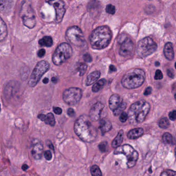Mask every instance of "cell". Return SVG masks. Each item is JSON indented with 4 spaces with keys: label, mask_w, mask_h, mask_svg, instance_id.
Here are the masks:
<instances>
[{
    "label": "cell",
    "mask_w": 176,
    "mask_h": 176,
    "mask_svg": "<svg viewBox=\"0 0 176 176\" xmlns=\"http://www.w3.org/2000/svg\"><path fill=\"white\" fill-rule=\"evenodd\" d=\"M67 114L69 117H74L75 115V112L74 111V109H72V108L68 109Z\"/></svg>",
    "instance_id": "60d3db41"
},
{
    "label": "cell",
    "mask_w": 176,
    "mask_h": 176,
    "mask_svg": "<svg viewBox=\"0 0 176 176\" xmlns=\"http://www.w3.org/2000/svg\"><path fill=\"white\" fill-rule=\"evenodd\" d=\"M161 176H176V172H174L172 170H166L162 172L161 174Z\"/></svg>",
    "instance_id": "e575fe53"
},
{
    "label": "cell",
    "mask_w": 176,
    "mask_h": 176,
    "mask_svg": "<svg viewBox=\"0 0 176 176\" xmlns=\"http://www.w3.org/2000/svg\"><path fill=\"white\" fill-rule=\"evenodd\" d=\"M144 134V130L141 128H136L132 129L127 134V136L129 139H136L141 137Z\"/></svg>",
    "instance_id": "44dd1931"
},
{
    "label": "cell",
    "mask_w": 176,
    "mask_h": 176,
    "mask_svg": "<svg viewBox=\"0 0 176 176\" xmlns=\"http://www.w3.org/2000/svg\"><path fill=\"white\" fill-rule=\"evenodd\" d=\"M53 110L54 113L56 114H58V115H61L63 112L61 109L58 107H53Z\"/></svg>",
    "instance_id": "ab89813d"
},
{
    "label": "cell",
    "mask_w": 176,
    "mask_h": 176,
    "mask_svg": "<svg viewBox=\"0 0 176 176\" xmlns=\"http://www.w3.org/2000/svg\"><path fill=\"white\" fill-rule=\"evenodd\" d=\"M118 42L121 45L119 51V54L121 56L126 57L132 53L134 50V44L131 39L121 35L120 37L119 38Z\"/></svg>",
    "instance_id": "4fadbf2b"
},
{
    "label": "cell",
    "mask_w": 176,
    "mask_h": 176,
    "mask_svg": "<svg viewBox=\"0 0 176 176\" xmlns=\"http://www.w3.org/2000/svg\"><path fill=\"white\" fill-rule=\"evenodd\" d=\"M43 146L41 142H37L33 145L32 154L36 160H40L43 154Z\"/></svg>",
    "instance_id": "9a60e30c"
},
{
    "label": "cell",
    "mask_w": 176,
    "mask_h": 176,
    "mask_svg": "<svg viewBox=\"0 0 176 176\" xmlns=\"http://www.w3.org/2000/svg\"><path fill=\"white\" fill-rule=\"evenodd\" d=\"M105 10H106V12L109 14H114L116 12V8L115 6L113 5L109 4L106 7Z\"/></svg>",
    "instance_id": "1f68e13d"
},
{
    "label": "cell",
    "mask_w": 176,
    "mask_h": 176,
    "mask_svg": "<svg viewBox=\"0 0 176 176\" xmlns=\"http://www.w3.org/2000/svg\"><path fill=\"white\" fill-rule=\"evenodd\" d=\"M49 79L48 78H45L43 80V82L44 84H47L49 82Z\"/></svg>",
    "instance_id": "681fc988"
},
{
    "label": "cell",
    "mask_w": 176,
    "mask_h": 176,
    "mask_svg": "<svg viewBox=\"0 0 176 176\" xmlns=\"http://www.w3.org/2000/svg\"><path fill=\"white\" fill-rule=\"evenodd\" d=\"M87 68V66L85 63H80L78 68V71L79 72L80 76H84V74L86 73Z\"/></svg>",
    "instance_id": "4dcf8cb0"
},
{
    "label": "cell",
    "mask_w": 176,
    "mask_h": 176,
    "mask_svg": "<svg viewBox=\"0 0 176 176\" xmlns=\"http://www.w3.org/2000/svg\"><path fill=\"white\" fill-rule=\"evenodd\" d=\"M45 54V49H40L39 50L38 53H37V56L39 58H43V57Z\"/></svg>",
    "instance_id": "b9f144b4"
},
{
    "label": "cell",
    "mask_w": 176,
    "mask_h": 176,
    "mask_svg": "<svg viewBox=\"0 0 176 176\" xmlns=\"http://www.w3.org/2000/svg\"><path fill=\"white\" fill-rule=\"evenodd\" d=\"M12 0H1V12L4 13L10 9L12 6Z\"/></svg>",
    "instance_id": "603a6c76"
},
{
    "label": "cell",
    "mask_w": 176,
    "mask_h": 176,
    "mask_svg": "<svg viewBox=\"0 0 176 176\" xmlns=\"http://www.w3.org/2000/svg\"><path fill=\"white\" fill-rule=\"evenodd\" d=\"M112 37V32L109 27H98L92 32L90 35V45L94 49H105L110 43Z\"/></svg>",
    "instance_id": "7a4b0ae2"
},
{
    "label": "cell",
    "mask_w": 176,
    "mask_h": 176,
    "mask_svg": "<svg viewBox=\"0 0 176 176\" xmlns=\"http://www.w3.org/2000/svg\"><path fill=\"white\" fill-rule=\"evenodd\" d=\"M66 36L70 43L77 47L84 45L85 42L83 33L80 27L77 26H73L68 29Z\"/></svg>",
    "instance_id": "30bf717a"
},
{
    "label": "cell",
    "mask_w": 176,
    "mask_h": 176,
    "mask_svg": "<svg viewBox=\"0 0 176 176\" xmlns=\"http://www.w3.org/2000/svg\"><path fill=\"white\" fill-rule=\"evenodd\" d=\"M163 78V75L160 70H157L155 73L154 79L157 80H161Z\"/></svg>",
    "instance_id": "d590c367"
},
{
    "label": "cell",
    "mask_w": 176,
    "mask_h": 176,
    "mask_svg": "<svg viewBox=\"0 0 176 176\" xmlns=\"http://www.w3.org/2000/svg\"><path fill=\"white\" fill-rule=\"evenodd\" d=\"M45 2L54 8L56 13V22H61L65 14V3L62 0H45Z\"/></svg>",
    "instance_id": "5bb4252c"
},
{
    "label": "cell",
    "mask_w": 176,
    "mask_h": 176,
    "mask_svg": "<svg viewBox=\"0 0 176 176\" xmlns=\"http://www.w3.org/2000/svg\"><path fill=\"white\" fill-rule=\"evenodd\" d=\"M167 74L170 78H174L175 74L173 70L172 69H168L167 70Z\"/></svg>",
    "instance_id": "ee69618b"
},
{
    "label": "cell",
    "mask_w": 176,
    "mask_h": 176,
    "mask_svg": "<svg viewBox=\"0 0 176 176\" xmlns=\"http://www.w3.org/2000/svg\"><path fill=\"white\" fill-rule=\"evenodd\" d=\"M116 68L115 67V66L114 65H112L110 66V72H115L116 71Z\"/></svg>",
    "instance_id": "f6af8a7d"
},
{
    "label": "cell",
    "mask_w": 176,
    "mask_h": 176,
    "mask_svg": "<svg viewBox=\"0 0 176 176\" xmlns=\"http://www.w3.org/2000/svg\"><path fill=\"white\" fill-rule=\"evenodd\" d=\"M48 146L52 150H54V146L53 145V144L50 141L49 143H48Z\"/></svg>",
    "instance_id": "7dc6e473"
},
{
    "label": "cell",
    "mask_w": 176,
    "mask_h": 176,
    "mask_svg": "<svg viewBox=\"0 0 176 176\" xmlns=\"http://www.w3.org/2000/svg\"><path fill=\"white\" fill-rule=\"evenodd\" d=\"M115 154H123L127 158V165L129 168H132L135 166L138 158V154L134 149L131 146L125 144L120 146L116 148L114 151Z\"/></svg>",
    "instance_id": "ba28073f"
},
{
    "label": "cell",
    "mask_w": 176,
    "mask_h": 176,
    "mask_svg": "<svg viewBox=\"0 0 176 176\" xmlns=\"http://www.w3.org/2000/svg\"><path fill=\"white\" fill-rule=\"evenodd\" d=\"M20 16L23 23L27 27L33 29L36 23L35 15L29 0H25L21 5Z\"/></svg>",
    "instance_id": "5b68a950"
},
{
    "label": "cell",
    "mask_w": 176,
    "mask_h": 176,
    "mask_svg": "<svg viewBox=\"0 0 176 176\" xmlns=\"http://www.w3.org/2000/svg\"><path fill=\"white\" fill-rule=\"evenodd\" d=\"M100 72L99 71H94L89 74L86 79V85L90 86L94 84L100 78Z\"/></svg>",
    "instance_id": "ffe728a7"
},
{
    "label": "cell",
    "mask_w": 176,
    "mask_h": 176,
    "mask_svg": "<svg viewBox=\"0 0 176 176\" xmlns=\"http://www.w3.org/2000/svg\"><path fill=\"white\" fill-rule=\"evenodd\" d=\"M83 59H84V61L87 62V63H90L92 61V58L89 54H85L83 56Z\"/></svg>",
    "instance_id": "f35d334b"
},
{
    "label": "cell",
    "mask_w": 176,
    "mask_h": 176,
    "mask_svg": "<svg viewBox=\"0 0 176 176\" xmlns=\"http://www.w3.org/2000/svg\"><path fill=\"white\" fill-rule=\"evenodd\" d=\"M123 102V99L118 94H113L111 96L109 99V107L112 111H114L115 109L121 105Z\"/></svg>",
    "instance_id": "2e32d148"
},
{
    "label": "cell",
    "mask_w": 176,
    "mask_h": 176,
    "mask_svg": "<svg viewBox=\"0 0 176 176\" xmlns=\"http://www.w3.org/2000/svg\"><path fill=\"white\" fill-rule=\"evenodd\" d=\"M168 116L170 120L172 121L175 120L176 119V110H173L170 112V113H169Z\"/></svg>",
    "instance_id": "74e56055"
},
{
    "label": "cell",
    "mask_w": 176,
    "mask_h": 176,
    "mask_svg": "<svg viewBox=\"0 0 176 176\" xmlns=\"http://www.w3.org/2000/svg\"><path fill=\"white\" fill-rule=\"evenodd\" d=\"M127 107V103L125 102H123L121 103V105L119 106L117 109H115L114 111H113V114L115 116H118L120 115L121 113H123V111L125 110Z\"/></svg>",
    "instance_id": "4316f807"
},
{
    "label": "cell",
    "mask_w": 176,
    "mask_h": 176,
    "mask_svg": "<svg viewBox=\"0 0 176 176\" xmlns=\"http://www.w3.org/2000/svg\"><path fill=\"white\" fill-rule=\"evenodd\" d=\"M38 118L41 121L45 122L46 124L50 125L52 127H53L56 125V120L52 113H48L46 115L41 114L38 116Z\"/></svg>",
    "instance_id": "e0dca14e"
},
{
    "label": "cell",
    "mask_w": 176,
    "mask_h": 176,
    "mask_svg": "<svg viewBox=\"0 0 176 176\" xmlns=\"http://www.w3.org/2000/svg\"><path fill=\"white\" fill-rule=\"evenodd\" d=\"M159 126L161 128L166 129L170 126V122L166 117L162 118L159 122Z\"/></svg>",
    "instance_id": "83f0119b"
},
{
    "label": "cell",
    "mask_w": 176,
    "mask_h": 176,
    "mask_svg": "<svg viewBox=\"0 0 176 176\" xmlns=\"http://www.w3.org/2000/svg\"><path fill=\"white\" fill-rule=\"evenodd\" d=\"M44 156H45V159L48 160V161L51 160L52 158L51 152V151H50L49 150H47V151L45 152Z\"/></svg>",
    "instance_id": "8d00e7d4"
},
{
    "label": "cell",
    "mask_w": 176,
    "mask_h": 176,
    "mask_svg": "<svg viewBox=\"0 0 176 176\" xmlns=\"http://www.w3.org/2000/svg\"><path fill=\"white\" fill-rule=\"evenodd\" d=\"M58 78L56 77H53L52 78V83H53L54 84H56L58 83Z\"/></svg>",
    "instance_id": "bcb514c9"
},
{
    "label": "cell",
    "mask_w": 176,
    "mask_h": 176,
    "mask_svg": "<svg viewBox=\"0 0 176 176\" xmlns=\"http://www.w3.org/2000/svg\"><path fill=\"white\" fill-rule=\"evenodd\" d=\"M50 69V64L48 61H41L37 63L33 70L29 79L28 84L31 87H35L39 82L41 77Z\"/></svg>",
    "instance_id": "9c48e42d"
},
{
    "label": "cell",
    "mask_w": 176,
    "mask_h": 176,
    "mask_svg": "<svg viewBox=\"0 0 176 176\" xmlns=\"http://www.w3.org/2000/svg\"><path fill=\"white\" fill-rule=\"evenodd\" d=\"M72 52V49L69 44L61 43L53 54L52 58L53 63L56 65H61L71 56Z\"/></svg>",
    "instance_id": "52a82bcc"
},
{
    "label": "cell",
    "mask_w": 176,
    "mask_h": 176,
    "mask_svg": "<svg viewBox=\"0 0 176 176\" xmlns=\"http://www.w3.org/2000/svg\"><path fill=\"white\" fill-rule=\"evenodd\" d=\"M22 168L23 170L25 171V170H27L29 168V166L27 164H23L22 166Z\"/></svg>",
    "instance_id": "c3c4849f"
},
{
    "label": "cell",
    "mask_w": 176,
    "mask_h": 176,
    "mask_svg": "<svg viewBox=\"0 0 176 176\" xmlns=\"http://www.w3.org/2000/svg\"><path fill=\"white\" fill-rule=\"evenodd\" d=\"M175 68H176V63H175Z\"/></svg>",
    "instance_id": "db71d44e"
},
{
    "label": "cell",
    "mask_w": 176,
    "mask_h": 176,
    "mask_svg": "<svg viewBox=\"0 0 176 176\" xmlns=\"http://www.w3.org/2000/svg\"><path fill=\"white\" fill-rule=\"evenodd\" d=\"M156 42L150 37H147L141 39L138 43L137 55L140 58H145L154 53L157 49Z\"/></svg>",
    "instance_id": "8992f818"
},
{
    "label": "cell",
    "mask_w": 176,
    "mask_h": 176,
    "mask_svg": "<svg viewBox=\"0 0 176 176\" xmlns=\"http://www.w3.org/2000/svg\"><path fill=\"white\" fill-rule=\"evenodd\" d=\"M152 88L151 87H148L146 89L145 92H144V95L145 96H148V95H149L151 94L152 92Z\"/></svg>",
    "instance_id": "7bdbcfd3"
},
{
    "label": "cell",
    "mask_w": 176,
    "mask_h": 176,
    "mask_svg": "<svg viewBox=\"0 0 176 176\" xmlns=\"http://www.w3.org/2000/svg\"><path fill=\"white\" fill-rule=\"evenodd\" d=\"M175 98L176 100V94H175Z\"/></svg>",
    "instance_id": "f5cc1de1"
},
{
    "label": "cell",
    "mask_w": 176,
    "mask_h": 176,
    "mask_svg": "<svg viewBox=\"0 0 176 176\" xmlns=\"http://www.w3.org/2000/svg\"><path fill=\"white\" fill-rule=\"evenodd\" d=\"M128 119V114L125 112L121 113L119 116V120L121 123H125Z\"/></svg>",
    "instance_id": "836d02e7"
},
{
    "label": "cell",
    "mask_w": 176,
    "mask_h": 176,
    "mask_svg": "<svg viewBox=\"0 0 176 176\" xmlns=\"http://www.w3.org/2000/svg\"><path fill=\"white\" fill-rule=\"evenodd\" d=\"M112 128V125L110 121L105 118L101 119L100 120L99 128L102 134H104L105 133L110 131Z\"/></svg>",
    "instance_id": "d6986e66"
},
{
    "label": "cell",
    "mask_w": 176,
    "mask_h": 176,
    "mask_svg": "<svg viewBox=\"0 0 176 176\" xmlns=\"http://www.w3.org/2000/svg\"><path fill=\"white\" fill-rule=\"evenodd\" d=\"M82 97V90L78 87L68 88L63 92V94L64 102L69 105H76L80 101Z\"/></svg>",
    "instance_id": "8fae6325"
},
{
    "label": "cell",
    "mask_w": 176,
    "mask_h": 176,
    "mask_svg": "<svg viewBox=\"0 0 176 176\" xmlns=\"http://www.w3.org/2000/svg\"><path fill=\"white\" fill-rule=\"evenodd\" d=\"M0 28H1V41L4 40L6 36L7 35V27L5 23L4 22V21L1 18L0 21Z\"/></svg>",
    "instance_id": "484cf974"
},
{
    "label": "cell",
    "mask_w": 176,
    "mask_h": 176,
    "mask_svg": "<svg viewBox=\"0 0 176 176\" xmlns=\"http://www.w3.org/2000/svg\"><path fill=\"white\" fill-rule=\"evenodd\" d=\"M99 149L102 152H105L107 149V141L101 142L98 146Z\"/></svg>",
    "instance_id": "d6a6232c"
},
{
    "label": "cell",
    "mask_w": 176,
    "mask_h": 176,
    "mask_svg": "<svg viewBox=\"0 0 176 176\" xmlns=\"http://www.w3.org/2000/svg\"><path fill=\"white\" fill-rule=\"evenodd\" d=\"M106 83L107 81L105 79H102L98 82H96L92 86V92H98L99 90H100L105 86Z\"/></svg>",
    "instance_id": "cb8c5ba5"
},
{
    "label": "cell",
    "mask_w": 176,
    "mask_h": 176,
    "mask_svg": "<svg viewBox=\"0 0 176 176\" xmlns=\"http://www.w3.org/2000/svg\"><path fill=\"white\" fill-rule=\"evenodd\" d=\"M150 105L144 100L138 101L131 105L128 112L129 123L136 126L143 123L149 113Z\"/></svg>",
    "instance_id": "3957f363"
},
{
    "label": "cell",
    "mask_w": 176,
    "mask_h": 176,
    "mask_svg": "<svg viewBox=\"0 0 176 176\" xmlns=\"http://www.w3.org/2000/svg\"><path fill=\"white\" fill-rule=\"evenodd\" d=\"M155 64H156V65L157 66H160V63H159V62H158V61H157Z\"/></svg>",
    "instance_id": "f907efd6"
},
{
    "label": "cell",
    "mask_w": 176,
    "mask_h": 176,
    "mask_svg": "<svg viewBox=\"0 0 176 176\" xmlns=\"http://www.w3.org/2000/svg\"><path fill=\"white\" fill-rule=\"evenodd\" d=\"M163 140L165 143L167 144H171L173 142L174 138L172 135H171V134L166 132L164 133L163 135Z\"/></svg>",
    "instance_id": "f546056e"
},
{
    "label": "cell",
    "mask_w": 176,
    "mask_h": 176,
    "mask_svg": "<svg viewBox=\"0 0 176 176\" xmlns=\"http://www.w3.org/2000/svg\"><path fill=\"white\" fill-rule=\"evenodd\" d=\"M145 80V73L143 70L135 68L130 70L121 80V84L125 88L134 89L141 86Z\"/></svg>",
    "instance_id": "277c9868"
},
{
    "label": "cell",
    "mask_w": 176,
    "mask_h": 176,
    "mask_svg": "<svg viewBox=\"0 0 176 176\" xmlns=\"http://www.w3.org/2000/svg\"><path fill=\"white\" fill-rule=\"evenodd\" d=\"M175 155H176V148H175Z\"/></svg>",
    "instance_id": "816d5d0a"
},
{
    "label": "cell",
    "mask_w": 176,
    "mask_h": 176,
    "mask_svg": "<svg viewBox=\"0 0 176 176\" xmlns=\"http://www.w3.org/2000/svg\"><path fill=\"white\" fill-rule=\"evenodd\" d=\"M92 121L89 116L82 115L76 121L74 131L78 137L86 143H92L96 139L98 132L92 125Z\"/></svg>",
    "instance_id": "6da1fadb"
},
{
    "label": "cell",
    "mask_w": 176,
    "mask_h": 176,
    "mask_svg": "<svg viewBox=\"0 0 176 176\" xmlns=\"http://www.w3.org/2000/svg\"><path fill=\"white\" fill-rule=\"evenodd\" d=\"M107 111L105 105L100 102L96 103L89 111V116L92 121H97L107 116Z\"/></svg>",
    "instance_id": "7c38bea8"
},
{
    "label": "cell",
    "mask_w": 176,
    "mask_h": 176,
    "mask_svg": "<svg viewBox=\"0 0 176 176\" xmlns=\"http://www.w3.org/2000/svg\"><path fill=\"white\" fill-rule=\"evenodd\" d=\"M123 130H121L119 132L116 137H115V139H114L112 141V146L115 148L120 146L123 142Z\"/></svg>",
    "instance_id": "7402d4cb"
},
{
    "label": "cell",
    "mask_w": 176,
    "mask_h": 176,
    "mask_svg": "<svg viewBox=\"0 0 176 176\" xmlns=\"http://www.w3.org/2000/svg\"><path fill=\"white\" fill-rule=\"evenodd\" d=\"M164 54L165 58L169 61H172L174 58L175 53L172 47V44L171 43H167L164 46Z\"/></svg>",
    "instance_id": "ac0fdd59"
},
{
    "label": "cell",
    "mask_w": 176,
    "mask_h": 176,
    "mask_svg": "<svg viewBox=\"0 0 176 176\" xmlns=\"http://www.w3.org/2000/svg\"><path fill=\"white\" fill-rule=\"evenodd\" d=\"M91 174L93 176H102V174L101 172L100 169L97 165H93L90 168Z\"/></svg>",
    "instance_id": "f1b7e54d"
},
{
    "label": "cell",
    "mask_w": 176,
    "mask_h": 176,
    "mask_svg": "<svg viewBox=\"0 0 176 176\" xmlns=\"http://www.w3.org/2000/svg\"><path fill=\"white\" fill-rule=\"evenodd\" d=\"M39 44L43 47H50L53 45V40L50 36H45L39 40Z\"/></svg>",
    "instance_id": "d4e9b609"
}]
</instances>
